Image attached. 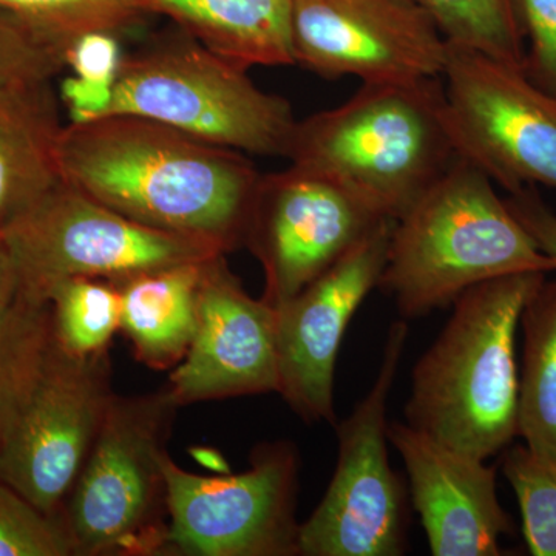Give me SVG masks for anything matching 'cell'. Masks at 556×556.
I'll use <instances>...</instances> for the list:
<instances>
[{
	"instance_id": "obj_1",
	"label": "cell",
	"mask_w": 556,
	"mask_h": 556,
	"mask_svg": "<svg viewBox=\"0 0 556 556\" xmlns=\"http://www.w3.org/2000/svg\"><path fill=\"white\" fill-rule=\"evenodd\" d=\"M60 164L65 182L124 217L226 254L243 247L262 178L247 153L137 115L67 124Z\"/></svg>"
},
{
	"instance_id": "obj_2",
	"label": "cell",
	"mask_w": 556,
	"mask_h": 556,
	"mask_svg": "<svg viewBox=\"0 0 556 556\" xmlns=\"http://www.w3.org/2000/svg\"><path fill=\"white\" fill-rule=\"evenodd\" d=\"M546 273L508 274L467 289L416 362L408 426L464 455L490 459L518 437L517 332Z\"/></svg>"
},
{
	"instance_id": "obj_3",
	"label": "cell",
	"mask_w": 556,
	"mask_h": 556,
	"mask_svg": "<svg viewBox=\"0 0 556 556\" xmlns=\"http://www.w3.org/2000/svg\"><path fill=\"white\" fill-rule=\"evenodd\" d=\"M555 273L493 181L457 159L394 219L378 288L404 320L448 308L467 289L508 274Z\"/></svg>"
},
{
	"instance_id": "obj_4",
	"label": "cell",
	"mask_w": 556,
	"mask_h": 556,
	"mask_svg": "<svg viewBox=\"0 0 556 556\" xmlns=\"http://www.w3.org/2000/svg\"><path fill=\"white\" fill-rule=\"evenodd\" d=\"M287 159L397 219L459 159L442 79L362 84L339 108L298 121Z\"/></svg>"
},
{
	"instance_id": "obj_5",
	"label": "cell",
	"mask_w": 556,
	"mask_h": 556,
	"mask_svg": "<svg viewBox=\"0 0 556 556\" xmlns=\"http://www.w3.org/2000/svg\"><path fill=\"white\" fill-rule=\"evenodd\" d=\"M108 115L142 116L265 156H287L298 124L285 98L260 89L248 68L178 27L123 56Z\"/></svg>"
},
{
	"instance_id": "obj_6",
	"label": "cell",
	"mask_w": 556,
	"mask_h": 556,
	"mask_svg": "<svg viewBox=\"0 0 556 556\" xmlns=\"http://www.w3.org/2000/svg\"><path fill=\"white\" fill-rule=\"evenodd\" d=\"M178 408L167 387L113 396L61 511L76 556L163 555V459Z\"/></svg>"
},
{
	"instance_id": "obj_7",
	"label": "cell",
	"mask_w": 556,
	"mask_h": 556,
	"mask_svg": "<svg viewBox=\"0 0 556 556\" xmlns=\"http://www.w3.org/2000/svg\"><path fill=\"white\" fill-rule=\"evenodd\" d=\"M16 265L17 298L47 303L68 278L121 281L226 254L206 241L124 217L64 179L3 228Z\"/></svg>"
},
{
	"instance_id": "obj_8",
	"label": "cell",
	"mask_w": 556,
	"mask_h": 556,
	"mask_svg": "<svg viewBox=\"0 0 556 556\" xmlns=\"http://www.w3.org/2000/svg\"><path fill=\"white\" fill-rule=\"evenodd\" d=\"M409 329L388 331L375 383L353 413L336 424L338 464L320 503L300 525L302 556H399L407 544V492L391 468L388 399L396 382Z\"/></svg>"
},
{
	"instance_id": "obj_9",
	"label": "cell",
	"mask_w": 556,
	"mask_h": 556,
	"mask_svg": "<svg viewBox=\"0 0 556 556\" xmlns=\"http://www.w3.org/2000/svg\"><path fill=\"white\" fill-rule=\"evenodd\" d=\"M300 464L291 441L258 445L247 471L225 477L190 473L166 453L163 555H299Z\"/></svg>"
},
{
	"instance_id": "obj_10",
	"label": "cell",
	"mask_w": 556,
	"mask_h": 556,
	"mask_svg": "<svg viewBox=\"0 0 556 556\" xmlns=\"http://www.w3.org/2000/svg\"><path fill=\"white\" fill-rule=\"evenodd\" d=\"M113 396L109 350L78 356L53 334L38 378L0 441V482L60 517Z\"/></svg>"
},
{
	"instance_id": "obj_11",
	"label": "cell",
	"mask_w": 556,
	"mask_h": 556,
	"mask_svg": "<svg viewBox=\"0 0 556 556\" xmlns=\"http://www.w3.org/2000/svg\"><path fill=\"white\" fill-rule=\"evenodd\" d=\"M448 129L459 159L508 193L556 190V97L525 70L450 43L441 76Z\"/></svg>"
},
{
	"instance_id": "obj_12",
	"label": "cell",
	"mask_w": 556,
	"mask_h": 556,
	"mask_svg": "<svg viewBox=\"0 0 556 556\" xmlns=\"http://www.w3.org/2000/svg\"><path fill=\"white\" fill-rule=\"evenodd\" d=\"M387 218L306 167L262 175L243 241L265 273L262 299L283 305Z\"/></svg>"
},
{
	"instance_id": "obj_13",
	"label": "cell",
	"mask_w": 556,
	"mask_h": 556,
	"mask_svg": "<svg viewBox=\"0 0 556 556\" xmlns=\"http://www.w3.org/2000/svg\"><path fill=\"white\" fill-rule=\"evenodd\" d=\"M292 56L325 78H441L450 43L415 0H292Z\"/></svg>"
},
{
	"instance_id": "obj_14",
	"label": "cell",
	"mask_w": 556,
	"mask_h": 556,
	"mask_svg": "<svg viewBox=\"0 0 556 556\" xmlns=\"http://www.w3.org/2000/svg\"><path fill=\"white\" fill-rule=\"evenodd\" d=\"M394 219H383L277 311L278 391L306 424L336 426V365L351 318L386 268Z\"/></svg>"
},
{
	"instance_id": "obj_15",
	"label": "cell",
	"mask_w": 556,
	"mask_h": 556,
	"mask_svg": "<svg viewBox=\"0 0 556 556\" xmlns=\"http://www.w3.org/2000/svg\"><path fill=\"white\" fill-rule=\"evenodd\" d=\"M166 387L178 407L278 391L277 311L244 291L226 254L203 263L195 336Z\"/></svg>"
},
{
	"instance_id": "obj_16",
	"label": "cell",
	"mask_w": 556,
	"mask_h": 556,
	"mask_svg": "<svg viewBox=\"0 0 556 556\" xmlns=\"http://www.w3.org/2000/svg\"><path fill=\"white\" fill-rule=\"evenodd\" d=\"M409 497L434 556H497L514 521L501 506L496 467L447 447L407 422L388 424Z\"/></svg>"
},
{
	"instance_id": "obj_17",
	"label": "cell",
	"mask_w": 556,
	"mask_h": 556,
	"mask_svg": "<svg viewBox=\"0 0 556 556\" xmlns=\"http://www.w3.org/2000/svg\"><path fill=\"white\" fill-rule=\"evenodd\" d=\"M60 102L53 80L0 90V228L62 181Z\"/></svg>"
},
{
	"instance_id": "obj_18",
	"label": "cell",
	"mask_w": 556,
	"mask_h": 556,
	"mask_svg": "<svg viewBox=\"0 0 556 556\" xmlns=\"http://www.w3.org/2000/svg\"><path fill=\"white\" fill-rule=\"evenodd\" d=\"M208 50L244 68L294 65L292 0H142Z\"/></svg>"
},
{
	"instance_id": "obj_19",
	"label": "cell",
	"mask_w": 556,
	"mask_h": 556,
	"mask_svg": "<svg viewBox=\"0 0 556 556\" xmlns=\"http://www.w3.org/2000/svg\"><path fill=\"white\" fill-rule=\"evenodd\" d=\"M204 262L112 281L121 294V329L129 338L135 357L146 367L175 368L188 354L195 336L197 295Z\"/></svg>"
},
{
	"instance_id": "obj_20",
	"label": "cell",
	"mask_w": 556,
	"mask_h": 556,
	"mask_svg": "<svg viewBox=\"0 0 556 556\" xmlns=\"http://www.w3.org/2000/svg\"><path fill=\"white\" fill-rule=\"evenodd\" d=\"M518 387V437L535 455L556 463V280H544L527 300Z\"/></svg>"
},
{
	"instance_id": "obj_21",
	"label": "cell",
	"mask_w": 556,
	"mask_h": 556,
	"mask_svg": "<svg viewBox=\"0 0 556 556\" xmlns=\"http://www.w3.org/2000/svg\"><path fill=\"white\" fill-rule=\"evenodd\" d=\"M51 340L49 303L17 298L0 311V441L38 378Z\"/></svg>"
},
{
	"instance_id": "obj_22",
	"label": "cell",
	"mask_w": 556,
	"mask_h": 556,
	"mask_svg": "<svg viewBox=\"0 0 556 556\" xmlns=\"http://www.w3.org/2000/svg\"><path fill=\"white\" fill-rule=\"evenodd\" d=\"M452 46L525 70L526 39L514 0H415Z\"/></svg>"
},
{
	"instance_id": "obj_23",
	"label": "cell",
	"mask_w": 556,
	"mask_h": 556,
	"mask_svg": "<svg viewBox=\"0 0 556 556\" xmlns=\"http://www.w3.org/2000/svg\"><path fill=\"white\" fill-rule=\"evenodd\" d=\"M53 334L68 353L78 356L108 351L121 328V294L115 283L101 278H68L50 289Z\"/></svg>"
},
{
	"instance_id": "obj_24",
	"label": "cell",
	"mask_w": 556,
	"mask_h": 556,
	"mask_svg": "<svg viewBox=\"0 0 556 556\" xmlns=\"http://www.w3.org/2000/svg\"><path fill=\"white\" fill-rule=\"evenodd\" d=\"M0 7L27 21L64 51L90 33L119 38L152 16L142 0H0Z\"/></svg>"
},
{
	"instance_id": "obj_25",
	"label": "cell",
	"mask_w": 556,
	"mask_h": 556,
	"mask_svg": "<svg viewBox=\"0 0 556 556\" xmlns=\"http://www.w3.org/2000/svg\"><path fill=\"white\" fill-rule=\"evenodd\" d=\"M501 464L521 508L527 548L533 556H556V463L517 445Z\"/></svg>"
},
{
	"instance_id": "obj_26",
	"label": "cell",
	"mask_w": 556,
	"mask_h": 556,
	"mask_svg": "<svg viewBox=\"0 0 556 556\" xmlns=\"http://www.w3.org/2000/svg\"><path fill=\"white\" fill-rule=\"evenodd\" d=\"M0 556H76L64 518L43 514L0 482Z\"/></svg>"
},
{
	"instance_id": "obj_27",
	"label": "cell",
	"mask_w": 556,
	"mask_h": 556,
	"mask_svg": "<svg viewBox=\"0 0 556 556\" xmlns=\"http://www.w3.org/2000/svg\"><path fill=\"white\" fill-rule=\"evenodd\" d=\"M67 68L65 51L38 28L0 7V90L53 80Z\"/></svg>"
},
{
	"instance_id": "obj_28",
	"label": "cell",
	"mask_w": 556,
	"mask_h": 556,
	"mask_svg": "<svg viewBox=\"0 0 556 556\" xmlns=\"http://www.w3.org/2000/svg\"><path fill=\"white\" fill-rule=\"evenodd\" d=\"M519 27L529 40L525 73L556 97V0H514Z\"/></svg>"
},
{
	"instance_id": "obj_29",
	"label": "cell",
	"mask_w": 556,
	"mask_h": 556,
	"mask_svg": "<svg viewBox=\"0 0 556 556\" xmlns=\"http://www.w3.org/2000/svg\"><path fill=\"white\" fill-rule=\"evenodd\" d=\"M121 60L118 36L109 33H90L65 51V62L73 75L97 83L115 84Z\"/></svg>"
},
{
	"instance_id": "obj_30",
	"label": "cell",
	"mask_w": 556,
	"mask_h": 556,
	"mask_svg": "<svg viewBox=\"0 0 556 556\" xmlns=\"http://www.w3.org/2000/svg\"><path fill=\"white\" fill-rule=\"evenodd\" d=\"M506 203L538 248L556 262V214L544 203L536 188L529 186L510 193Z\"/></svg>"
},
{
	"instance_id": "obj_31",
	"label": "cell",
	"mask_w": 556,
	"mask_h": 556,
	"mask_svg": "<svg viewBox=\"0 0 556 556\" xmlns=\"http://www.w3.org/2000/svg\"><path fill=\"white\" fill-rule=\"evenodd\" d=\"M60 98L67 105L72 123H86L101 118L109 112L113 84L97 83L73 75L62 80Z\"/></svg>"
},
{
	"instance_id": "obj_32",
	"label": "cell",
	"mask_w": 556,
	"mask_h": 556,
	"mask_svg": "<svg viewBox=\"0 0 556 556\" xmlns=\"http://www.w3.org/2000/svg\"><path fill=\"white\" fill-rule=\"evenodd\" d=\"M20 280H17L16 265L9 241H7L3 228H0V311L9 308L17 299Z\"/></svg>"
}]
</instances>
